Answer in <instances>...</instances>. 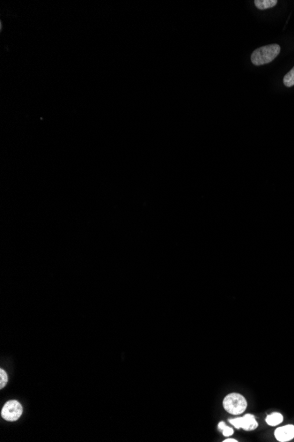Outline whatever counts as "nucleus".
Segmentation results:
<instances>
[{
  "label": "nucleus",
  "instance_id": "8",
  "mask_svg": "<svg viewBox=\"0 0 294 442\" xmlns=\"http://www.w3.org/2000/svg\"><path fill=\"white\" fill-rule=\"evenodd\" d=\"M283 84L287 87L294 86V66L289 73H287L283 77Z\"/></svg>",
  "mask_w": 294,
  "mask_h": 442
},
{
  "label": "nucleus",
  "instance_id": "7",
  "mask_svg": "<svg viewBox=\"0 0 294 442\" xmlns=\"http://www.w3.org/2000/svg\"><path fill=\"white\" fill-rule=\"evenodd\" d=\"M266 423L270 426H276L277 424H281L283 422V416L278 412L270 414L266 417Z\"/></svg>",
  "mask_w": 294,
  "mask_h": 442
},
{
  "label": "nucleus",
  "instance_id": "5",
  "mask_svg": "<svg viewBox=\"0 0 294 442\" xmlns=\"http://www.w3.org/2000/svg\"><path fill=\"white\" fill-rule=\"evenodd\" d=\"M275 437L280 442L290 441L294 438V425L288 424L277 428L275 431Z\"/></svg>",
  "mask_w": 294,
  "mask_h": 442
},
{
  "label": "nucleus",
  "instance_id": "10",
  "mask_svg": "<svg viewBox=\"0 0 294 442\" xmlns=\"http://www.w3.org/2000/svg\"><path fill=\"white\" fill-rule=\"evenodd\" d=\"M222 433L224 436H226V437H228V436H231V435L233 433V430H232V428L228 427L227 425L224 428V430L222 431Z\"/></svg>",
  "mask_w": 294,
  "mask_h": 442
},
{
  "label": "nucleus",
  "instance_id": "9",
  "mask_svg": "<svg viewBox=\"0 0 294 442\" xmlns=\"http://www.w3.org/2000/svg\"><path fill=\"white\" fill-rule=\"evenodd\" d=\"M8 381V373L3 369L0 370V388H4Z\"/></svg>",
  "mask_w": 294,
  "mask_h": 442
},
{
  "label": "nucleus",
  "instance_id": "6",
  "mask_svg": "<svg viewBox=\"0 0 294 442\" xmlns=\"http://www.w3.org/2000/svg\"><path fill=\"white\" fill-rule=\"evenodd\" d=\"M254 5L259 10H266L276 6V0H254Z\"/></svg>",
  "mask_w": 294,
  "mask_h": 442
},
{
  "label": "nucleus",
  "instance_id": "3",
  "mask_svg": "<svg viewBox=\"0 0 294 442\" xmlns=\"http://www.w3.org/2000/svg\"><path fill=\"white\" fill-rule=\"evenodd\" d=\"M23 412V408L21 403L16 400H12L5 404L1 416L7 421L18 420Z\"/></svg>",
  "mask_w": 294,
  "mask_h": 442
},
{
  "label": "nucleus",
  "instance_id": "1",
  "mask_svg": "<svg viewBox=\"0 0 294 442\" xmlns=\"http://www.w3.org/2000/svg\"><path fill=\"white\" fill-rule=\"evenodd\" d=\"M281 48L278 44H269L256 49L251 55V61L256 66L272 62L279 55Z\"/></svg>",
  "mask_w": 294,
  "mask_h": 442
},
{
  "label": "nucleus",
  "instance_id": "4",
  "mask_svg": "<svg viewBox=\"0 0 294 442\" xmlns=\"http://www.w3.org/2000/svg\"><path fill=\"white\" fill-rule=\"evenodd\" d=\"M229 422L233 426H235L237 429L242 428L245 431H253L254 429H256L258 426L257 422L255 420V417H254V415H251V414H247V415H245L242 417L229 419Z\"/></svg>",
  "mask_w": 294,
  "mask_h": 442
},
{
  "label": "nucleus",
  "instance_id": "11",
  "mask_svg": "<svg viewBox=\"0 0 294 442\" xmlns=\"http://www.w3.org/2000/svg\"><path fill=\"white\" fill-rule=\"evenodd\" d=\"M218 429H219V430H220V431H223V430H224V428H225V426H226V424H225V423H224V422H220V423H219V424H218Z\"/></svg>",
  "mask_w": 294,
  "mask_h": 442
},
{
  "label": "nucleus",
  "instance_id": "2",
  "mask_svg": "<svg viewBox=\"0 0 294 442\" xmlns=\"http://www.w3.org/2000/svg\"><path fill=\"white\" fill-rule=\"evenodd\" d=\"M247 401L243 395L237 393H232L230 395H226L223 401L224 409L228 413L232 415L243 413L247 409Z\"/></svg>",
  "mask_w": 294,
  "mask_h": 442
},
{
  "label": "nucleus",
  "instance_id": "12",
  "mask_svg": "<svg viewBox=\"0 0 294 442\" xmlns=\"http://www.w3.org/2000/svg\"><path fill=\"white\" fill-rule=\"evenodd\" d=\"M238 440L236 439H234V438H226L224 440V442H237Z\"/></svg>",
  "mask_w": 294,
  "mask_h": 442
}]
</instances>
